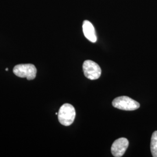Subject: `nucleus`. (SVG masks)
<instances>
[{
  "instance_id": "f257e3e1",
  "label": "nucleus",
  "mask_w": 157,
  "mask_h": 157,
  "mask_svg": "<svg viewBox=\"0 0 157 157\" xmlns=\"http://www.w3.org/2000/svg\"><path fill=\"white\" fill-rule=\"evenodd\" d=\"M58 117L60 124L65 126H70L75 119V109L70 104H64L59 108Z\"/></svg>"
},
{
  "instance_id": "f03ea898",
  "label": "nucleus",
  "mask_w": 157,
  "mask_h": 157,
  "mask_svg": "<svg viewBox=\"0 0 157 157\" xmlns=\"http://www.w3.org/2000/svg\"><path fill=\"white\" fill-rule=\"evenodd\" d=\"M112 105L119 109L135 111L140 107V104L127 96L119 97L112 101Z\"/></svg>"
},
{
  "instance_id": "7ed1b4c3",
  "label": "nucleus",
  "mask_w": 157,
  "mask_h": 157,
  "mask_svg": "<svg viewBox=\"0 0 157 157\" xmlns=\"http://www.w3.org/2000/svg\"><path fill=\"white\" fill-rule=\"evenodd\" d=\"M13 73L19 78H26L28 80H33L36 76L37 69L31 63L17 65L13 69Z\"/></svg>"
},
{
  "instance_id": "20e7f679",
  "label": "nucleus",
  "mask_w": 157,
  "mask_h": 157,
  "mask_svg": "<svg viewBox=\"0 0 157 157\" xmlns=\"http://www.w3.org/2000/svg\"><path fill=\"white\" fill-rule=\"evenodd\" d=\"M84 76L90 80H96L100 77L101 69L100 66L95 62L86 60L83 65Z\"/></svg>"
},
{
  "instance_id": "39448f33",
  "label": "nucleus",
  "mask_w": 157,
  "mask_h": 157,
  "mask_svg": "<svg viewBox=\"0 0 157 157\" xmlns=\"http://www.w3.org/2000/svg\"><path fill=\"white\" fill-rule=\"evenodd\" d=\"M129 146V141L124 137L119 138L115 141L111 147L112 154L115 157L123 156Z\"/></svg>"
},
{
  "instance_id": "423d86ee",
  "label": "nucleus",
  "mask_w": 157,
  "mask_h": 157,
  "mask_svg": "<svg viewBox=\"0 0 157 157\" xmlns=\"http://www.w3.org/2000/svg\"><path fill=\"white\" fill-rule=\"evenodd\" d=\"M83 31L84 36L87 39L92 43L97 41V36L95 33V29L92 23L89 21H84L83 23Z\"/></svg>"
},
{
  "instance_id": "0eeeda50",
  "label": "nucleus",
  "mask_w": 157,
  "mask_h": 157,
  "mask_svg": "<svg viewBox=\"0 0 157 157\" xmlns=\"http://www.w3.org/2000/svg\"><path fill=\"white\" fill-rule=\"evenodd\" d=\"M150 146L152 157H157V131L154 132L152 135Z\"/></svg>"
},
{
  "instance_id": "6e6552de",
  "label": "nucleus",
  "mask_w": 157,
  "mask_h": 157,
  "mask_svg": "<svg viewBox=\"0 0 157 157\" xmlns=\"http://www.w3.org/2000/svg\"><path fill=\"white\" fill-rule=\"evenodd\" d=\"M6 71H8V68H6Z\"/></svg>"
}]
</instances>
